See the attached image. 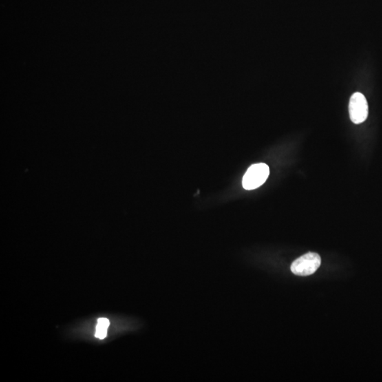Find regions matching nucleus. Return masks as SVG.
I'll use <instances>...</instances> for the list:
<instances>
[{"label":"nucleus","instance_id":"7ed1b4c3","mask_svg":"<svg viewBox=\"0 0 382 382\" xmlns=\"http://www.w3.org/2000/svg\"><path fill=\"white\" fill-rule=\"evenodd\" d=\"M349 114L354 124L365 121L368 116V104L363 94L356 92L352 95L349 102Z\"/></svg>","mask_w":382,"mask_h":382},{"label":"nucleus","instance_id":"20e7f679","mask_svg":"<svg viewBox=\"0 0 382 382\" xmlns=\"http://www.w3.org/2000/svg\"><path fill=\"white\" fill-rule=\"evenodd\" d=\"M109 320L105 319V318H100V319H98L95 336L99 339H105L107 334V328L109 326Z\"/></svg>","mask_w":382,"mask_h":382},{"label":"nucleus","instance_id":"f03ea898","mask_svg":"<svg viewBox=\"0 0 382 382\" xmlns=\"http://www.w3.org/2000/svg\"><path fill=\"white\" fill-rule=\"evenodd\" d=\"M321 263V259L319 254L309 252L292 263L291 271L297 275H310L317 271Z\"/></svg>","mask_w":382,"mask_h":382},{"label":"nucleus","instance_id":"f257e3e1","mask_svg":"<svg viewBox=\"0 0 382 382\" xmlns=\"http://www.w3.org/2000/svg\"><path fill=\"white\" fill-rule=\"evenodd\" d=\"M270 174V169L267 164H253L248 168L243 177L242 185L244 189L253 190L260 187L266 182Z\"/></svg>","mask_w":382,"mask_h":382}]
</instances>
